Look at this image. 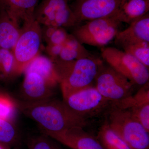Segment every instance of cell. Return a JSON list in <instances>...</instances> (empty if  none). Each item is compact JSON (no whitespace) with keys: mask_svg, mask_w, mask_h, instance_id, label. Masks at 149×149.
Instances as JSON below:
<instances>
[{"mask_svg":"<svg viewBox=\"0 0 149 149\" xmlns=\"http://www.w3.org/2000/svg\"><path fill=\"white\" fill-rule=\"evenodd\" d=\"M68 0H42L34 12V17L40 25L58 27L78 25Z\"/></svg>","mask_w":149,"mask_h":149,"instance_id":"obj_9","label":"cell"},{"mask_svg":"<svg viewBox=\"0 0 149 149\" xmlns=\"http://www.w3.org/2000/svg\"><path fill=\"white\" fill-rule=\"evenodd\" d=\"M95 82V87L100 94L113 103L133 95L135 86L127 78L104 63L100 68Z\"/></svg>","mask_w":149,"mask_h":149,"instance_id":"obj_8","label":"cell"},{"mask_svg":"<svg viewBox=\"0 0 149 149\" xmlns=\"http://www.w3.org/2000/svg\"><path fill=\"white\" fill-rule=\"evenodd\" d=\"M39 0H0V8L19 22L34 17Z\"/></svg>","mask_w":149,"mask_h":149,"instance_id":"obj_17","label":"cell"},{"mask_svg":"<svg viewBox=\"0 0 149 149\" xmlns=\"http://www.w3.org/2000/svg\"><path fill=\"white\" fill-rule=\"evenodd\" d=\"M44 134L43 136L34 139L31 143L29 149H58L52 141Z\"/></svg>","mask_w":149,"mask_h":149,"instance_id":"obj_26","label":"cell"},{"mask_svg":"<svg viewBox=\"0 0 149 149\" xmlns=\"http://www.w3.org/2000/svg\"><path fill=\"white\" fill-rule=\"evenodd\" d=\"M17 133L12 121L0 119V143L7 146L15 141Z\"/></svg>","mask_w":149,"mask_h":149,"instance_id":"obj_25","label":"cell"},{"mask_svg":"<svg viewBox=\"0 0 149 149\" xmlns=\"http://www.w3.org/2000/svg\"><path fill=\"white\" fill-rule=\"evenodd\" d=\"M54 88L37 73H25L21 87L22 101L37 102L53 98Z\"/></svg>","mask_w":149,"mask_h":149,"instance_id":"obj_12","label":"cell"},{"mask_svg":"<svg viewBox=\"0 0 149 149\" xmlns=\"http://www.w3.org/2000/svg\"><path fill=\"white\" fill-rule=\"evenodd\" d=\"M123 51L138 60L146 67L149 68V43L143 42L125 46Z\"/></svg>","mask_w":149,"mask_h":149,"instance_id":"obj_23","label":"cell"},{"mask_svg":"<svg viewBox=\"0 0 149 149\" xmlns=\"http://www.w3.org/2000/svg\"><path fill=\"white\" fill-rule=\"evenodd\" d=\"M149 0H121L113 16L120 23L130 24L149 13Z\"/></svg>","mask_w":149,"mask_h":149,"instance_id":"obj_15","label":"cell"},{"mask_svg":"<svg viewBox=\"0 0 149 149\" xmlns=\"http://www.w3.org/2000/svg\"><path fill=\"white\" fill-rule=\"evenodd\" d=\"M0 149H8L7 146L3 145L2 144L0 143Z\"/></svg>","mask_w":149,"mask_h":149,"instance_id":"obj_28","label":"cell"},{"mask_svg":"<svg viewBox=\"0 0 149 149\" xmlns=\"http://www.w3.org/2000/svg\"><path fill=\"white\" fill-rule=\"evenodd\" d=\"M17 109L15 102L8 95L0 92V119L12 122Z\"/></svg>","mask_w":149,"mask_h":149,"instance_id":"obj_24","label":"cell"},{"mask_svg":"<svg viewBox=\"0 0 149 149\" xmlns=\"http://www.w3.org/2000/svg\"><path fill=\"white\" fill-rule=\"evenodd\" d=\"M63 45H47L45 47L46 52L52 61L58 58Z\"/></svg>","mask_w":149,"mask_h":149,"instance_id":"obj_27","label":"cell"},{"mask_svg":"<svg viewBox=\"0 0 149 149\" xmlns=\"http://www.w3.org/2000/svg\"><path fill=\"white\" fill-rule=\"evenodd\" d=\"M105 116L110 128L131 149H149V132L130 112L112 103Z\"/></svg>","mask_w":149,"mask_h":149,"instance_id":"obj_3","label":"cell"},{"mask_svg":"<svg viewBox=\"0 0 149 149\" xmlns=\"http://www.w3.org/2000/svg\"><path fill=\"white\" fill-rule=\"evenodd\" d=\"M15 61L11 51L0 49V81L16 76Z\"/></svg>","mask_w":149,"mask_h":149,"instance_id":"obj_21","label":"cell"},{"mask_svg":"<svg viewBox=\"0 0 149 149\" xmlns=\"http://www.w3.org/2000/svg\"><path fill=\"white\" fill-rule=\"evenodd\" d=\"M42 40L41 25L34 17L23 22L20 35L11 51L16 76L23 73L28 65L40 54Z\"/></svg>","mask_w":149,"mask_h":149,"instance_id":"obj_4","label":"cell"},{"mask_svg":"<svg viewBox=\"0 0 149 149\" xmlns=\"http://www.w3.org/2000/svg\"><path fill=\"white\" fill-rule=\"evenodd\" d=\"M93 56L83 45L71 34H69L63 44L61 52L57 59L62 61H69Z\"/></svg>","mask_w":149,"mask_h":149,"instance_id":"obj_19","label":"cell"},{"mask_svg":"<svg viewBox=\"0 0 149 149\" xmlns=\"http://www.w3.org/2000/svg\"><path fill=\"white\" fill-rule=\"evenodd\" d=\"M81 127H74L52 139L73 149H104L98 140Z\"/></svg>","mask_w":149,"mask_h":149,"instance_id":"obj_14","label":"cell"},{"mask_svg":"<svg viewBox=\"0 0 149 149\" xmlns=\"http://www.w3.org/2000/svg\"><path fill=\"white\" fill-rule=\"evenodd\" d=\"M97 139L104 149H131L110 128L107 121L99 128Z\"/></svg>","mask_w":149,"mask_h":149,"instance_id":"obj_20","label":"cell"},{"mask_svg":"<svg viewBox=\"0 0 149 149\" xmlns=\"http://www.w3.org/2000/svg\"><path fill=\"white\" fill-rule=\"evenodd\" d=\"M19 23L0 8V49L12 51L20 35Z\"/></svg>","mask_w":149,"mask_h":149,"instance_id":"obj_16","label":"cell"},{"mask_svg":"<svg viewBox=\"0 0 149 149\" xmlns=\"http://www.w3.org/2000/svg\"><path fill=\"white\" fill-rule=\"evenodd\" d=\"M127 28L120 30L114 39L117 47L125 46L146 42L149 43V13L133 22Z\"/></svg>","mask_w":149,"mask_h":149,"instance_id":"obj_13","label":"cell"},{"mask_svg":"<svg viewBox=\"0 0 149 149\" xmlns=\"http://www.w3.org/2000/svg\"><path fill=\"white\" fill-rule=\"evenodd\" d=\"M113 104L130 112L149 132V82L141 86L136 94Z\"/></svg>","mask_w":149,"mask_h":149,"instance_id":"obj_11","label":"cell"},{"mask_svg":"<svg viewBox=\"0 0 149 149\" xmlns=\"http://www.w3.org/2000/svg\"><path fill=\"white\" fill-rule=\"evenodd\" d=\"M121 24L113 16L98 19L74 27L72 34L83 45L104 47L114 40Z\"/></svg>","mask_w":149,"mask_h":149,"instance_id":"obj_5","label":"cell"},{"mask_svg":"<svg viewBox=\"0 0 149 149\" xmlns=\"http://www.w3.org/2000/svg\"><path fill=\"white\" fill-rule=\"evenodd\" d=\"M121 0H76L72 8L78 25L82 22L113 16Z\"/></svg>","mask_w":149,"mask_h":149,"instance_id":"obj_10","label":"cell"},{"mask_svg":"<svg viewBox=\"0 0 149 149\" xmlns=\"http://www.w3.org/2000/svg\"><path fill=\"white\" fill-rule=\"evenodd\" d=\"M63 101L74 113L88 121L106 115L113 103L101 95L95 86L74 93Z\"/></svg>","mask_w":149,"mask_h":149,"instance_id":"obj_6","label":"cell"},{"mask_svg":"<svg viewBox=\"0 0 149 149\" xmlns=\"http://www.w3.org/2000/svg\"><path fill=\"white\" fill-rule=\"evenodd\" d=\"M17 108L35 121L51 138L74 127L85 128L89 121L71 110L64 102L54 98L37 102L17 101Z\"/></svg>","mask_w":149,"mask_h":149,"instance_id":"obj_1","label":"cell"},{"mask_svg":"<svg viewBox=\"0 0 149 149\" xmlns=\"http://www.w3.org/2000/svg\"><path fill=\"white\" fill-rule=\"evenodd\" d=\"M33 72L42 77L49 85L55 88L59 84V78L54 62L49 57L39 54L25 68L23 73Z\"/></svg>","mask_w":149,"mask_h":149,"instance_id":"obj_18","label":"cell"},{"mask_svg":"<svg viewBox=\"0 0 149 149\" xmlns=\"http://www.w3.org/2000/svg\"><path fill=\"white\" fill-rule=\"evenodd\" d=\"M59 78L63 100L68 96L93 86L104 62L93 56L69 61H52Z\"/></svg>","mask_w":149,"mask_h":149,"instance_id":"obj_2","label":"cell"},{"mask_svg":"<svg viewBox=\"0 0 149 149\" xmlns=\"http://www.w3.org/2000/svg\"><path fill=\"white\" fill-rule=\"evenodd\" d=\"M41 29L43 40L47 45H63L69 35L63 27L42 25Z\"/></svg>","mask_w":149,"mask_h":149,"instance_id":"obj_22","label":"cell"},{"mask_svg":"<svg viewBox=\"0 0 149 149\" xmlns=\"http://www.w3.org/2000/svg\"><path fill=\"white\" fill-rule=\"evenodd\" d=\"M68 1H70V0H68Z\"/></svg>","mask_w":149,"mask_h":149,"instance_id":"obj_29","label":"cell"},{"mask_svg":"<svg viewBox=\"0 0 149 149\" xmlns=\"http://www.w3.org/2000/svg\"><path fill=\"white\" fill-rule=\"evenodd\" d=\"M103 59L135 85L142 86L149 82L148 68L133 56L118 48L109 47L102 52Z\"/></svg>","mask_w":149,"mask_h":149,"instance_id":"obj_7","label":"cell"}]
</instances>
